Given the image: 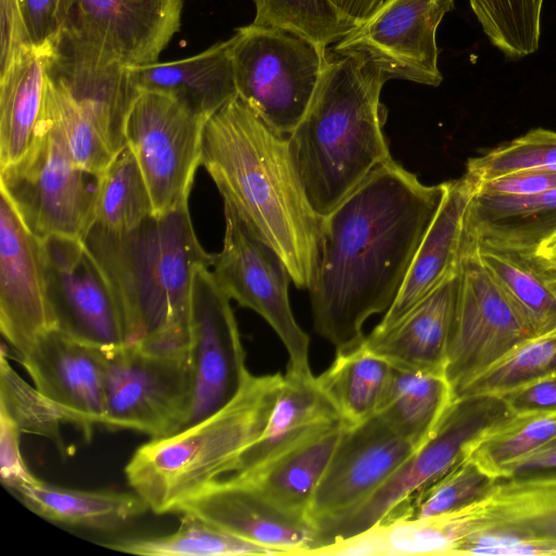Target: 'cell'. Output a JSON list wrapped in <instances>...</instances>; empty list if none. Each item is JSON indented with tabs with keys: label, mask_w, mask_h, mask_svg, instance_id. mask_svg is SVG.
Returning a JSON list of instances; mask_svg holds the SVG:
<instances>
[{
	"label": "cell",
	"mask_w": 556,
	"mask_h": 556,
	"mask_svg": "<svg viewBox=\"0 0 556 556\" xmlns=\"http://www.w3.org/2000/svg\"><path fill=\"white\" fill-rule=\"evenodd\" d=\"M446 189L390 159L323 217L308 292L314 329L336 351L359 344L367 318L392 305Z\"/></svg>",
	"instance_id": "obj_1"
},
{
	"label": "cell",
	"mask_w": 556,
	"mask_h": 556,
	"mask_svg": "<svg viewBox=\"0 0 556 556\" xmlns=\"http://www.w3.org/2000/svg\"><path fill=\"white\" fill-rule=\"evenodd\" d=\"M201 164L224 202L278 253L294 286L308 290L323 217L307 200L288 137L236 94L207 118Z\"/></svg>",
	"instance_id": "obj_2"
},
{
	"label": "cell",
	"mask_w": 556,
	"mask_h": 556,
	"mask_svg": "<svg viewBox=\"0 0 556 556\" xmlns=\"http://www.w3.org/2000/svg\"><path fill=\"white\" fill-rule=\"evenodd\" d=\"M83 241L112 288L126 343L156 352L188 350L194 269L214 261L195 236L188 204L125 232L93 224Z\"/></svg>",
	"instance_id": "obj_3"
},
{
	"label": "cell",
	"mask_w": 556,
	"mask_h": 556,
	"mask_svg": "<svg viewBox=\"0 0 556 556\" xmlns=\"http://www.w3.org/2000/svg\"><path fill=\"white\" fill-rule=\"evenodd\" d=\"M388 79L355 58L328 50L311 104L288 137L307 200L321 217L392 159L380 101Z\"/></svg>",
	"instance_id": "obj_4"
},
{
	"label": "cell",
	"mask_w": 556,
	"mask_h": 556,
	"mask_svg": "<svg viewBox=\"0 0 556 556\" xmlns=\"http://www.w3.org/2000/svg\"><path fill=\"white\" fill-rule=\"evenodd\" d=\"M281 374L250 375L223 408L179 431L139 446L125 467L130 488L155 514L175 513L212 482L264 431Z\"/></svg>",
	"instance_id": "obj_5"
},
{
	"label": "cell",
	"mask_w": 556,
	"mask_h": 556,
	"mask_svg": "<svg viewBox=\"0 0 556 556\" xmlns=\"http://www.w3.org/2000/svg\"><path fill=\"white\" fill-rule=\"evenodd\" d=\"M511 415L500 395L455 399L429 439L372 495L352 509L314 522L317 547L312 555L381 521L401 503L464 460L482 437Z\"/></svg>",
	"instance_id": "obj_6"
},
{
	"label": "cell",
	"mask_w": 556,
	"mask_h": 556,
	"mask_svg": "<svg viewBox=\"0 0 556 556\" xmlns=\"http://www.w3.org/2000/svg\"><path fill=\"white\" fill-rule=\"evenodd\" d=\"M1 192L39 240L83 238L94 223L100 175L76 166L54 123L43 113L26 152L0 168Z\"/></svg>",
	"instance_id": "obj_7"
},
{
	"label": "cell",
	"mask_w": 556,
	"mask_h": 556,
	"mask_svg": "<svg viewBox=\"0 0 556 556\" xmlns=\"http://www.w3.org/2000/svg\"><path fill=\"white\" fill-rule=\"evenodd\" d=\"M231 38L237 94L271 129L289 137L311 104L328 49L252 23Z\"/></svg>",
	"instance_id": "obj_8"
},
{
	"label": "cell",
	"mask_w": 556,
	"mask_h": 556,
	"mask_svg": "<svg viewBox=\"0 0 556 556\" xmlns=\"http://www.w3.org/2000/svg\"><path fill=\"white\" fill-rule=\"evenodd\" d=\"M102 358L103 427L132 430L151 439L184 427L192 390L189 349L156 352L126 343L102 350Z\"/></svg>",
	"instance_id": "obj_9"
},
{
	"label": "cell",
	"mask_w": 556,
	"mask_h": 556,
	"mask_svg": "<svg viewBox=\"0 0 556 556\" xmlns=\"http://www.w3.org/2000/svg\"><path fill=\"white\" fill-rule=\"evenodd\" d=\"M184 0H74L51 53L99 65L159 61L180 30Z\"/></svg>",
	"instance_id": "obj_10"
},
{
	"label": "cell",
	"mask_w": 556,
	"mask_h": 556,
	"mask_svg": "<svg viewBox=\"0 0 556 556\" xmlns=\"http://www.w3.org/2000/svg\"><path fill=\"white\" fill-rule=\"evenodd\" d=\"M452 515V555H556V470L498 478L484 497Z\"/></svg>",
	"instance_id": "obj_11"
},
{
	"label": "cell",
	"mask_w": 556,
	"mask_h": 556,
	"mask_svg": "<svg viewBox=\"0 0 556 556\" xmlns=\"http://www.w3.org/2000/svg\"><path fill=\"white\" fill-rule=\"evenodd\" d=\"M535 336L464 233L444 367L454 400L476 377Z\"/></svg>",
	"instance_id": "obj_12"
},
{
	"label": "cell",
	"mask_w": 556,
	"mask_h": 556,
	"mask_svg": "<svg viewBox=\"0 0 556 556\" xmlns=\"http://www.w3.org/2000/svg\"><path fill=\"white\" fill-rule=\"evenodd\" d=\"M206 121L168 93L138 91L126 119V146L142 173L155 215L188 204Z\"/></svg>",
	"instance_id": "obj_13"
},
{
	"label": "cell",
	"mask_w": 556,
	"mask_h": 556,
	"mask_svg": "<svg viewBox=\"0 0 556 556\" xmlns=\"http://www.w3.org/2000/svg\"><path fill=\"white\" fill-rule=\"evenodd\" d=\"M223 249L214 254L213 275L229 299L262 316L283 343L288 369L311 372L309 338L291 311L289 270L278 255L236 212L224 202Z\"/></svg>",
	"instance_id": "obj_14"
},
{
	"label": "cell",
	"mask_w": 556,
	"mask_h": 556,
	"mask_svg": "<svg viewBox=\"0 0 556 556\" xmlns=\"http://www.w3.org/2000/svg\"><path fill=\"white\" fill-rule=\"evenodd\" d=\"M454 0H386L366 21L334 43L332 52L355 58L389 79L437 87V29Z\"/></svg>",
	"instance_id": "obj_15"
},
{
	"label": "cell",
	"mask_w": 556,
	"mask_h": 556,
	"mask_svg": "<svg viewBox=\"0 0 556 556\" xmlns=\"http://www.w3.org/2000/svg\"><path fill=\"white\" fill-rule=\"evenodd\" d=\"M208 267L198 265L192 280L189 344L192 390L182 428L227 405L251 375L245 367L230 299Z\"/></svg>",
	"instance_id": "obj_16"
},
{
	"label": "cell",
	"mask_w": 556,
	"mask_h": 556,
	"mask_svg": "<svg viewBox=\"0 0 556 556\" xmlns=\"http://www.w3.org/2000/svg\"><path fill=\"white\" fill-rule=\"evenodd\" d=\"M41 250L54 329L101 350L126 344L112 288L85 242L52 235Z\"/></svg>",
	"instance_id": "obj_17"
},
{
	"label": "cell",
	"mask_w": 556,
	"mask_h": 556,
	"mask_svg": "<svg viewBox=\"0 0 556 556\" xmlns=\"http://www.w3.org/2000/svg\"><path fill=\"white\" fill-rule=\"evenodd\" d=\"M416 447L379 414L345 426L313 496L307 517L318 520L359 505L382 486Z\"/></svg>",
	"instance_id": "obj_18"
},
{
	"label": "cell",
	"mask_w": 556,
	"mask_h": 556,
	"mask_svg": "<svg viewBox=\"0 0 556 556\" xmlns=\"http://www.w3.org/2000/svg\"><path fill=\"white\" fill-rule=\"evenodd\" d=\"M15 359L66 424L90 440L105 415L102 350L52 328Z\"/></svg>",
	"instance_id": "obj_19"
},
{
	"label": "cell",
	"mask_w": 556,
	"mask_h": 556,
	"mask_svg": "<svg viewBox=\"0 0 556 556\" xmlns=\"http://www.w3.org/2000/svg\"><path fill=\"white\" fill-rule=\"evenodd\" d=\"M175 513L192 514L274 555H311L317 547L316 528L307 517L283 509L243 480L220 478Z\"/></svg>",
	"instance_id": "obj_20"
},
{
	"label": "cell",
	"mask_w": 556,
	"mask_h": 556,
	"mask_svg": "<svg viewBox=\"0 0 556 556\" xmlns=\"http://www.w3.org/2000/svg\"><path fill=\"white\" fill-rule=\"evenodd\" d=\"M54 328L48 302L41 240L0 197V329L14 358Z\"/></svg>",
	"instance_id": "obj_21"
},
{
	"label": "cell",
	"mask_w": 556,
	"mask_h": 556,
	"mask_svg": "<svg viewBox=\"0 0 556 556\" xmlns=\"http://www.w3.org/2000/svg\"><path fill=\"white\" fill-rule=\"evenodd\" d=\"M475 189L473 179L466 174L447 181L444 198L403 285L372 332H384L396 325L442 282L458 273L466 214Z\"/></svg>",
	"instance_id": "obj_22"
},
{
	"label": "cell",
	"mask_w": 556,
	"mask_h": 556,
	"mask_svg": "<svg viewBox=\"0 0 556 556\" xmlns=\"http://www.w3.org/2000/svg\"><path fill=\"white\" fill-rule=\"evenodd\" d=\"M338 421L343 419L318 377L287 369L264 431L240 453L225 477H244Z\"/></svg>",
	"instance_id": "obj_23"
},
{
	"label": "cell",
	"mask_w": 556,
	"mask_h": 556,
	"mask_svg": "<svg viewBox=\"0 0 556 556\" xmlns=\"http://www.w3.org/2000/svg\"><path fill=\"white\" fill-rule=\"evenodd\" d=\"M457 287L458 273L442 282L396 325L384 332L371 331L363 343L395 368L444 371Z\"/></svg>",
	"instance_id": "obj_24"
},
{
	"label": "cell",
	"mask_w": 556,
	"mask_h": 556,
	"mask_svg": "<svg viewBox=\"0 0 556 556\" xmlns=\"http://www.w3.org/2000/svg\"><path fill=\"white\" fill-rule=\"evenodd\" d=\"M231 49L229 38L189 58L130 67V78L138 90L168 93L208 118L237 94Z\"/></svg>",
	"instance_id": "obj_25"
},
{
	"label": "cell",
	"mask_w": 556,
	"mask_h": 556,
	"mask_svg": "<svg viewBox=\"0 0 556 556\" xmlns=\"http://www.w3.org/2000/svg\"><path fill=\"white\" fill-rule=\"evenodd\" d=\"M464 231L490 249L531 250L556 237V188L529 197L497 195L475 189Z\"/></svg>",
	"instance_id": "obj_26"
},
{
	"label": "cell",
	"mask_w": 556,
	"mask_h": 556,
	"mask_svg": "<svg viewBox=\"0 0 556 556\" xmlns=\"http://www.w3.org/2000/svg\"><path fill=\"white\" fill-rule=\"evenodd\" d=\"M47 74L84 111L114 153L126 147L125 125L138 93L129 68L92 65L49 52Z\"/></svg>",
	"instance_id": "obj_27"
},
{
	"label": "cell",
	"mask_w": 556,
	"mask_h": 556,
	"mask_svg": "<svg viewBox=\"0 0 556 556\" xmlns=\"http://www.w3.org/2000/svg\"><path fill=\"white\" fill-rule=\"evenodd\" d=\"M22 504L50 522L96 531H115L149 507L136 492L66 488L37 479L9 490Z\"/></svg>",
	"instance_id": "obj_28"
},
{
	"label": "cell",
	"mask_w": 556,
	"mask_h": 556,
	"mask_svg": "<svg viewBox=\"0 0 556 556\" xmlns=\"http://www.w3.org/2000/svg\"><path fill=\"white\" fill-rule=\"evenodd\" d=\"M345 426L344 421H338L251 473L230 479L248 481L283 509L307 517L315 491L329 466Z\"/></svg>",
	"instance_id": "obj_29"
},
{
	"label": "cell",
	"mask_w": 556,
	"mask_h": 556,
	"mask_svg": "<svg viewBox=\"0 0 556 556\" xmlns=\"http://www.w3.org/2000/svg\"><path fill=\"white\" fill-rule=\"evenodd\" d=\"M49 52L28 49L0 73V168L28 149L40 116Z\"/></svg>",
	"instance_id": "obj_30"
},
{
	"label": "cell",
	"mask_w": 556,
	"mask_h": 556,
	"mask_svg": "<svg viewBox=\"0 0 556 556\" xmlns=\"http://www.w3.org/2000/svg\"><path fill=\"white\" fill-rule=\"evenodd\" d=\"M453 401V390L444 371L393 367L377 414L418 448L432 434Z\"/></svg>",
	"instance_id": "obj_31"
},
{
	"label": "cell",
	"mask_w": 556,
	"mask_h": 556,
	"mask_svg": "<svg viewBox=\"0 0 556 556\" xmlns=\"http://www.w3.org/2000/svg\"><path fill=\"white\" fill-rule=\"evenodd\" d=\"M336 352V358L318 380L345 425L354 426L377 414L393 366L368 350L363 341Z\"/></svg>",
	"instance_id": "obj_32"
},
{
	"label": "cell",
	"mask_w": 556,
	"mask_h": 556,
	"mask_svg": "<svg viewBox=\"0 0 556 556\" xmlns=\"http://www.w3.org/2000/svg\"><path fill=\"white\" fill-rule=\"evenodd\" d=\"M180 515L179 527L170 534L125 539L103 545L144 556L274 555L268 548L232 535L192 514Z\"/></svg>",
	"instance_id": "obj_33"
},
{
	"label": "cell",
	"mask_w": 556,
	"mask_h": 556,
	"mask_svg": "<svg viewBox=\"0 0 556 556\" xmlns=\"http://www.w3.org/2000/svg\"><path fill=\"white\" fill-rule=\"evenodd\" d=\"M153 214L149 189L126 146L100 175L93 224L112 232H125Z\"/></svg>",
	"instance_id": "obj_34"
},
{
	"label": "cell",
	"mask_w": 556,
	"mask_h": 556,
	"mask_svg": "<svg viewBox=\"0 0 556 556\" xmlns=\"http://www.w3.org/2000/svg\"><path fill=\"white\" fill-rule=\"evenodd\" d=\"M555 438L556 409L513 414L482 437L467 457L498 479L509 465Z\"/></svg>",
	"instance_id": "obj_35"
},
{
	"label": "cell",
	"mask_w": 556,
	"mask_h": 556,
	"mask_svg": "<svg viewBox=\"0 0 556 556\" xmlns=\"http://www.w3.org/2000/svg\"><path fill=\"white\" fill-rule=\"evenodd\" d=\"M465 236L475 245L483 266L513 301L534 333L540 336L556 329V293L511 254L486 248L466 233Z\"/></svg>",
	"instance_id": "obj_36"
},
{
	"label": "cell",
	"mask_w": 556,
	"mask_h": 556,
	"mask_svg": "<svg viewBox=\"0 0 556 556\" xmlns=\"http://www.w3.org/2000/svg\"><path fill=\"white\" fill-rule=\"evenodd\" d=\"M252 1V24L285 30L323 48L338 42L355 27L331 0Z\"/></svg>",
	"instance_id": "obj_37"
},
{
	"label": "cell",
	"mask_w": 556,
	"mask_h": 556,
	"mask_svg": "<svg viewBox=\"0 0 556 556\" xmlns=\"http://www.w3.org/2000/svg\"><path fill=\"white\" fill-rule=\"evenodd\" d=\"M41 113L54 123L79 168L101 175L115 157L92 122L47 72Z\"/></svg>",
	"instance_id": "obj_38"
},
{
	"label": "cell",
	"mask_w": 556,
	"mask_h": 556,
	"mask_svg": "<svg viewBox=\"0 0 556 556\" xmlns=\"http://www.w3.org/2000/svg\"><path fill=\"white\" fill-rule=\"evenodd\" d=\"M544 0H469L491 43L508 59L534 53L541 36Z\"/></svg>",
	"instance_id": "obj_39"
},
{
	"label": "cell",
	"mask_w": 556,
	"mask_h": 556,
	"mask_svg": "<svg viewBox=\"0 0 556 556\" xmlns=\"http://www.w3.org/2000/svg\"><path fill=\"white\" fill-rule=\"evenodd\" d=\"M495 481L466 457L437 481L396 506L386 518L417 519L453 513L484 497Z\"/></svg>",
	"instance_id": "obj_40"
},
{
	"label": "cell",
	"mask_w": 556,
	"mask_h": 556,
	"mask_svg": "<svg viewBox=\"0 0 556 556\" xmlns=\"http://www.w3.org/2000/svg\"><path fill=\"white\" fill-rule=\"evenodd\" d=\"M556 370V329L530 338L470 381L456 396L501 395Z\"/></svg>",
	"instance_id": "obj_41"
},
{
	"label": "cell",
	"mask_w": 556,
	"mask_h": 556,
	"mask_svg": "<svg viewBox=\"0 0 556 556\" xmlns=\"http://www.w3.org/2000/svg\"><path fill=\"white\" fill-rule=\"evenodd\" d=\"M0 410L7 413L22 433L39 435L50 440L61 455L68 448L61 434V425L66 424L59 409L36 387L27 383L10 365L4 351L0 354Z\"/></svg>",
	"instance_id": "obj_42"
},
{
	"label": "cell",
	"mask_w": 556,
	"mask_h": 556,
	"mask_svg": "<svg viewBox=\"0 0 556 556\" xmlns=\"http://www.w3.org/2000/svg\"><path fill=\"white\" fill-rule=\"evenodd\" d=\"M521 170L556 172V131L535 128L467 161L465 174L477 182Z\"/></svg>",
	"instance_id": "obj_43"
},
{
	"label": "cell",
	"mask_w": 556,
	"mask_h": 556,
	"mask_svg": "<svg viewBox=\"0 0 556 556\" xmlns=\"http://www.w3.org/2000/svg\"><path fill=\"white\" fill-rule=\"evenodd\" d=\"M74 0H21L31 49L50 52L60 37Z\"/></svg>",
	"instance_id": "obj_44"
},
{
	"label": "cell",
	"mask_w": 556,
	"mask_h": 556,
	"mask_svg": "<svg viewBox=\"0 0 556 556\" xmlns=\"http://www.w3.org/2000/svg\"><path fill=\"white\" fill-rule=\"evenodd\" d=\"M21 430L14 420L0 410V476L8 490L20 483L35 482L36 478L26 466L20 446Z\"/></svg>",
	"instance_id": "obj_45"
},
{
	"label": "cell",
	"mask_w": 556,
	"mask_h": 556,
	"mask_svg": "<svg viewBox=\"0 0 556 556\" xmlns=\"http://www.w3.org/2000/svg\"><path fill=\"white\" fill-rule=\"evenodd\" d=\"M475 185L476 191L482 193L529 197L555 189L556 172L521 170Z\"/></svg>",
	"instance_id": "obj_46"
},
{
	"label": "cell",
	"mask_w": 556,
	"mask_h": 556,
	"mask_svg": "<svg viewBox=\"0 0 556 556\" xmlns=\"http://www.w3.org/2000/svg\"><path fill=\"white\" fill-rule=\"evenodd\" d=\"M513 414L556 409V370L527 381L503 394Z\"/></svg>",
	"instance_id": "obj_47"
},
{
	"label": "cell",
	"mask_w": 556,
	"mask_h": 556,
	"mask_svg": "<svg viewBox=\"0 0 556 556\" xmlns=\"http://www.w3.org/2000/svg\"><path fill=\"white\" fill-rule=\"evenodd\" d=\"M507 253L536 274L556 293V237L543 241L531 250Z\"/></svg>",
	"instance_id": "obj_48"
},
{
	"label": "cell",
	"mask_w": 556,
	"mask_h": 556,
	"mask_svg": "<svg viewBox=\"0 0 556 556\" xmlns=\"http://www.w3.org/2000/svg\"><path fill=\"white\" fill-rule=\"evenodd\" d=\"M556 470V438L509 465L501 478Z\"/></svg>",
	"instance_id": "obj_49"
},
{
	"label": "cell",
	"mask_w": 556,
	"mask_h": 556,
	"mask_svg": "<svg viewBox=\"0 0 556 556\" xmlns=\"http://www.w3.org/2000/svg\"><path fill=\"white\" fill-rule=\"evenodd\" d=\"M355 26L366 21L386 0H331Z\"/></svg>",
	"instance_id": "obj_50"
}]
</instances>
